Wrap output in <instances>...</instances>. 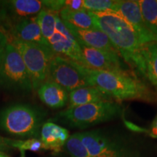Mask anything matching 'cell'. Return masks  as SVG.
I'll use <instances>...</instances> for the list:
<instances>
[{"label":"cell","mask_w":157,"mask_h":157,"mask_svg":"<svg viewBox=\"0 0 157 157\" xmlns=\"http://www.w3.org/2000/svg\"><path fill=\"white\" fill-rule=\"evenodd\" d=\"M97 29L107 35L117 49L119 56L131 68L145 76V61L143 56V45L137 34L126 21L112 12H89Z\"/></svg>","instance_id":"obj_1"},{"label":"cell","mask_w":157,"mask_h":157,"mask_svg":"<svg viewBox=\"0 0 157 157\" xmlns=\"http://www.w3.org/2000/svg\"><path fill=\"white\" fill-rule=\"evenodd\" d=\"M77 64L80 71L87 76L90 85L98 88L113 100H154V95L146 84L132 74L90 69Z\"/></svg>","instance_id":"obj_2"},{"label":"cell","mask_w":157,"mask_h":157,"mask_svg":"<svg viewBox=\"0 0 157 157\" xmlns=\"http://www.w3.org/2000/svg\"><path fill=\"white\" fill-rule=\"evenodd\" d=\"M45 115L39 108L29 104H14L0 111V129L15 137L37 138Z\"/></svg>","instance_id":"obj_3"},{"label":"cell","mask_w":157,"mask_h":157,"mask_svg":"<svg viewBox=\"0 0 157 157\" xmlns=\"http://www.w3.org/2000/svg\"><path fill=\"white\" fill-rule=\"evenodd\" d=\"M122 112L121 107L115 102H99L64 110L59 113V119L72 127L86 129L112 120Z\"/></svg>","instance_id":"obj_4"},{"label":"cell","mask_w":157,"mask_h":157,"mask_svg":"<svg viewBox=\"0 0 157 157\" xmlns=\"http://www.w3.org/2000/svg\"><path fill=\"white\" fill-rule=\"evenodd\" d=\"M0 87L12 92L29 93L32 82L22 57L13 44L7 45L0 65Z\"/></svg>","instance_id":"obj_5"},{"label":"cell","mask_w":157,"mask_h":157,"mask_svg":"<svg viewBox=\"0 0 157 157\" xmlns=\"http://www.w3.org/2000/svg\"><path fill=\"white\" fill-rule=\"evenodd\" d=\"M11 44L22 57L30 75L33 90H37L48 80L49 66L54 52L48 47L15 39H13Z\"/></svg>","instance_id":"obj_6"},{"label":"cell","mask_w":157,"mask_h":157,"mask_svg":"<svg viewBox=\"0 0 157 157\" xmlns=\"http://www.w3.org/2000/svg\"><path fill=\"white\" fill-rule=\"evenodd\" d=\"M47 81L59 84L68 93L91 86L87 76L78 68L77 63L58 55H55L51 59Z\"/></svg>","instance_id":"obj_7"},{"label":"cell","mask_w":157,"mask_h":157,"mask_svg":"<svg viewBox=\"0 0 157 157\" xmlns=\"http://www.w3.org/2000/svg\"><path fill=\"white\" fill-rule=\"evenodd\" d=\"M78 44L81 49V60L78 64L81 66L90 69L134 75L121 62L120 56L117 52L98 50L81 43Z\"/></svg>","instance_id":"obj_8"},{"label":"cell","mask_w":157,"mask_h":157,"mask_svg":"<svg viewBox=\"0 0 157 157\" xmlns=\"http://www.w3.org/2000/svg\"><path fill=\"white\" fill-rule=\"evenodd\" d=\"M91 157H130L121 145L99 130L78 132Z\"/></svg>","instance_id":"obj_9"},{"label":"cell","mask_w":157,"mask_h":157,"mask_svg":"<svg viewBox=\"0 0 157 157\" xmlns=\"http://www.w3.org/2000/svg\"><path fill=\"white\" fill-rule=\"evenodd\" d=\"M109 12L119 15L132 27L142 45L157 42L145 25L137 1H117Z\"/></svg>","instance_id":"obj_10"},{"label":"cell","mask_w":157,"mask_h":157,"mask_svg":"<svg viewBox=\"0 0 157 157\" xmlns=\"http://www.w3.org/2000/svg\"><path fill=\"white\" fill-rule=\"evenodd\" d=\"M48 42L55 55L64 56L78 63H80L81 49L79 44L58 15L56 17V31Z\"/></svg>","instance_id":"obj_11"},{"label":"cell","mask_w":157,"mask_h":157,"mask_svg":"<svg viewBox=\"0 0 157 157\" xmlns=\"http://www.w3.org/2000/svg\"><path fill=\"white\" fill-rule=\"evenodd\" d=\"M66 25L78 43L98 50L118 53L107 35L100 29H78Z\"/></svg>","instance_id":"obj_12"},{"label":"cell","mask_w":157,"mask_h":157,"mask_svg":"<svg viewBox=\"0 0 157 157\" xmlns=\"http://www.w3.org/2000/svg\"><path fill=\"white\" fill-rule=\"evenodd\" d=\"M11 34L13 39L50 48L48 42L41 32L36 16L23 19L15 23L12 27Z\"/></svg>","instance_id":"obj_13"},{"label":"cell","mask_w":157,"mask_h":157,"mask_svg":"<svg viewBox=\"0 0 157 157\" xmlns=\"http://www.w3.org/2000/svg\"><path fill=\"white\" fill-rule=\"evenodd\" d=\"M69 136L67 129L52 122L44 123L41 129L40 140L45 150H50L56 154L62 150Z\"/></svg>","instance_id":"obj_14"},{"label":"cell","mask_w":157,"mask_h":157,"mask_svg":"<svg viewBox=\"0 0 157 157\" xmlns=\"http://www.w3.org/2000/svg\"><path fill=\"white\" fill-rule=\"evenodd\" d=\"M37 93L41 101L51 109H60L68 102V92L53 82H45L37 90Z\"/></svg>","instance_id":"obj_15"},{"label":"cell","mask_w":157,"mask_h":157,"mask_svg":"<svg viewBox=\"0 0 157 157\" xmlns=\"http://www.w3.org/2000/svg\"><path fill=\"white\" fill-rule=\"evenodd\" d=\"M99 102H113V99L93 86L78 88L68 94V109Z\"/></svg>","instance_id":"obj_16"},{"label":"cell","mask_w":157,"mask_h":157,"mask_svg":"<svg viewBox=\"0 0 157 157\" xmlns=\"http://www.w3.org/2000/svg\"><path fill=\"white\" fill-rule=\"evenodd\" d=\"M4 5L7 6L6 10L11 17L17 20V22L34 17V15L39 14L43 10L42 2L38 0H12L4 2Z\"/></svg>","instance_id":"obj_17"},{"label":"cell","mask_w":157,"mask_h":157,"mask_svg":"<svg viewBox=\"0 0 157 157\" xmlns=\"http://www.w3.org/2000/svg\"><path fill=\"white\" fill-rule=\"evenodd\" d=\"M59 17L64 24L78 29H98L95 26L89 11H74L63 7L59 12Z\"/></svg>","instance_id":"obj_18"},{"label":"cell","mask_w":157,"mask_h":157,"mask_svg":"<svg viewBox=\"0 0 157 157\" xmlns=\"http://www.w3.org/2000/svg\"><path fill=\"white\" fill-rule=\"evenodd\" d=\"M143 56L145 61V76L157 89V42L143 45Z\"/></svg>","instance_id":"obj_19"},{"label":"cell","mask_w":157,"mask_h":157,"mask_svg":"<svg viewBox=\"0 0 157 157\" xmlns=\"http://www.w3.org/2000/svg\"><path fill=\"white\" fill-rule=\"evenodd\" d=\"M137 2L145 25L157 41V1L140 0Z\"/></svg>","instance_id":"obj_20"},{"label":"cell","mask_w":157,"mask_h":157,"mask_svg":"<svg viewBox=\"0 0 157 157\" xmlns=\"http://www.w3.org/2000/svg\"><path fill=\"white\" fill-rule=\"evenodd\" d=\"M57 16L58 15L56 13L45 10H42L36 15L37 23L39 25L41 32L48 42L52 38L56 31Z\"/></svg>","instance_id":"obj_21"},{"label":"cell","mask_w":157,"mask_h":157,"mask_svg":"<svg viewBox=\"0 0 157 157\" xmlns=\"http://www.w3.org/2000/svg\"><path fill=\"white\" fill-rule=\"evenodd\" d=\"M64 146L70 157H91L82 142L78 132L70 135Z\"/></svg>","instance_id":"obj_22"},{"label":"cell","mask_w":157,"mask_h":157,"mask_svg":"<svg viewBox=\"0 0 157 157\" xmlns=\"http://www.w3.org/2000/svg\"><path fill=\"white\" fill-rule=\"evenodd\" d=\"M12 147L20 151H31L34 152H40L45 150L42 140L39 138H29L27 140H13Z\"/></svg>","instance_id":"obj_23"},{"label":"cell","mask_w":157,"mask_h":157,"mask_svg":"<svg viewBox=\"0 0 157 157\" xmlns=\"http://www.w3.org/2000/svg\"><path fill=\"white\" fill-rule=\"evenodd\" d=\"M117 1L113 0H84V9L93 13H103L111 10Z\"/></svg>","instance_id":"obj_24"},{"label":"cell","mask_w":157,"mask_h":157,"mask_svg":"<svg viewBox=\"0 0 157 157\" xmlns=\"http://www.w3.org/2000/svg\"><path fill=\"white\" fill-rule=\"evenodd\" d=\"M42 2L43 10L52 12L56 14L65 7V1L63 0H47Z\"/></svg>","instance_id":"obj_25"},{"label":"cell","mask_w":157,"mask_h":157,"mask_svg":"<svg viewBox=\"0 0 157 157\" xmlns=\"http://www.w3.org/2000/svg\"><path fill=\"white\" fill-rule=\"evenodd\" d=\"M64 7L74 11L83 10H84V0H68V1H65Z\"/></svg>","instance_id":"obj_26"},{"label":"cell","mask_w":157,"mask_h":157,"mask_svg":"<svg viewBox=\"0 0 157 157\" xmlns=\"http://www.w3.org/2000/svg\"><path fill=\"white\" fill-rule=\"evenodd\" d=\"M8 44V41H7V37L4 34L2 31H0V65L2 61V59L5 56L6 48Z\"/></svg>","instance_id":"obj_27"},{"label":"cell","mask_w":157,"mask_h":157,"mask_svg":"<svg viewBox=\"0 0 157 157\" xmlns=\"http://www.w3.org/2000/svg\"><path fill=\"white\" fill-rule=\"evenodd\" d=\"M13 141V139L0 137V152H5L6 151H8L11 148H13L12 147Z\"/></svg>","instance_id":"obj_28"},{"label":"cell","mask_w":157,"mask_h":157,"mask_svg":"<svg viewBox=\"0 0 157 157\" xmlns=\"http://www.w3.org/2000/svg\"><path fill=\"white\" fill-rule=\"evenodd\" d=\"M148 134L153 138L157 139V114L152 121L150 129H148Z\"/></svg>","instance_id":"obj_29"},{"label":"cell","mask_w":157,"mask_h":157,"mask_svg":"<svg viewBox=\"0 0 157 157\" xmlns=\"http://www.w3.org/2000/svg\"><path fill=\"white\" fill-rule=\"evenodd\" d=\"M125 124H126L127 127H128L129 129H130L132 131H135V132H148V129H144L143 128H141V127H137V125H135L129 122V121H125Z\"/></svg>","instance_id":"obj_30"},{"label":"cell","mask_w":157,"mask_h":157,"mask_svg":"<svg viewBox=\"0 0 157 157\" xmlns=\"http://www.w3.org/2000/svg\"><path fill=\"white\" fill-rule=\"evenodd\" d=\"M0 157H9L5 152H0Z\"/></svg>","instance_id":"obj_31"},{"label":"cell","mask_w":157,"mask_h":157,"mask_svg":"<svg viewBox=\"0 0 157 157\" xmlns=\"http://www.w3.org/2000/svg\"><path fill=\"white\" fill-rule=\"evenodd\" d=\"M21 151V157H25V151Z\"/></svg>","instance_id":"obj_32"}]
</instances>
